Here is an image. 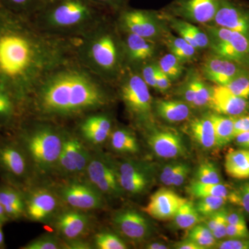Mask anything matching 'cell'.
Masks as SVG:
<instances>
[{"mask_svg":"<svg viewBox=\"0 0 249 249\" xmlns=\"http://www.w3.org/2000/svg\"><path fill=\"white\" fill-rule=\"evenodd\" d=\"M72 38L42 30L31 18L0 5V85L22 107L46 77L72 63Z\"/></svg>","mask_w":249,"mask_h":249,"instance_id":"6da1fadb","label":"cell"},{"mask_svg":"<svg viewBox=\"0 0 249 249\" xmlns=\"http://www.w3.org/2000/svg\"><path fill=\"white\" fill-rule=\"evenodd\" d=\"M109 103V94L88 70L70 64L42 80L29 100L24 118L63 124L101 111Z\"/></svg>","mask_w":249,"mask_h":249,"instance_id":"7a4b0ae2","label":"cell"},{"mask_svg":"<svg viewBox=\"0 0 249 249\" xmlns=\"http://www.w3.org/2000/svg\"><path fill=\"white\" fill-rule=\"evenodd\" d=\"M65 126L26 117L9 134L25 152L39 182L52 179L61 153Z\"/></svg>","mask_w":249,"mask_h":249,"instance_id":"3957f363","label":"cell"},{"mask_svg":"<svg viewBox=\"0 0 249 249\" xmlns=\"http://www.w3.org/2000/svg\"><path fill=\"white\" fill-rule=\"evenodd\" d=\"M101 7L92 0H49L31 19L46 32L75 37L100 22Z\"/></svg>","mask_w":249,"mask_h":249,"instance_id":"277c9868","label":"cell"},{"mask_svg":"<svg viewBox=\"0 0 249 249\" xmlns=\"http://www.w3.org/2000/svg\"><path fill=\"white\" fill-rule=\"evenodd\" d=\"M98 24L72 37V41L76 57L82 65L93 74L105 75L117 68L119 51L113 36L102 30Z\"/></svg>","mask_w":249,"mask_h":249,"instance_id":"5b68a950","label":"cell"},{"mask_svg":"<svg viewBox=\"0 0 249 249\" xmlns=\"http://www.w3.org/2000/svg\"><path fill=\"white\" fill-rule=\"evenodd\" d=\"M0 180L23 191L39 182L25 152L9 134L0 137Z\"/></svg>","mask_w":249,"mask_h":249,"instance_id":"8992f818","label":"cell"},{"mask_svg":"<svg viewBox=\"0 0 249 249\" xmlns=\"http://www.w3.org/2000/svg\"><path fill=\"white\" fill-rule=\"evenodd\" d=\"M49 181L66 207L89 212L107 207V199L85 177Z\"/></svg>","mask_w":249,"mask_h":249,"instance_id":"52a82bcc","label":"cell"},{"mask_svg":"<svg viewBox=\"0 0 249 249\" xmlns=\"http://www.w3.org/2000/svg\"><path fill=\"white\" fill-rule=\"evenodd\" d=\"M84 177L107 201L124 196L119 182L117 160L103 149L92 150Z\"/></svg>","mask_w":249,"mask_h":249,"instance_id":"ba28073f","label":"cell"},{"mask_svg":"<svg viewBox=\"0 0 249 249\" xmlns=\"http://www.w3.org/2000/svg\"><path fill=\"white\" fill-rule=\"evenodd\" d=\"M91 153L74 129L65 126L61 153L50 181L84 177Z\"/></svg>","mask_w":249,"mask_h":249,"instance_id":"9c48e42d","label":"cell"},{"mask_svg":"<svg viewBox=\"0 0 249 249\" xmlns=\"http://www.w3.org/2000/svg\"><path fill=\"white\" fill-rule=\"evenodd\" d=\"M25 220L48 226L64 207L50 181L36 183L24 191Z\"/></svg>","mask_w":249,"mask_h":249,"instance_id":"30bf717a","label":"cell"},{"mask_svg":"<svg viewBox=\"0 0 249 249\" xmlns=\"http://www.w3.org/2000/svg\"><path fill=\"white\" fill-rule=\"evenodd\" d=\"M64 242L90 238L97 229L94 212L63 208L49 224Z\"/></svg>","mask_w":249,"mask_h":249,"instance_id":"8fae6325","label":"cell"},{"mask_svg":"<svg viewBox=\"0 0 249 249\" xmlns=\"http://www.w3.org/2000/svg\"><path fill=\"white\" fill-rule=\"evenodd\" d=\"M209 47L214 55L240 64L249 70V40L236 31L214 25L208 27Z\"/></svg>","mask_w":249,"mask_h":249,"instance_id":"7c38bea8","label":"cell"},{"mask_svg":"<svg viewBox=\"0 0 249 249\" xmlns=\"http://www.w3.org/2000/svg\"><path fill=\"white\" fill-rule=\"evenodd\" d=\"M120 96L132 120L142 124L150 119L152 98L142 76L130 74L126 78L121 86Z\"/></svg>","mask_w":249,"mask_h":249,"instance_id":"4fadbf2b","label":"cell"},{"mask_svg":"<svg viewBox=\"0 0 249 249\" xmlns=\"http://www.w3.org/2000/svg\"><path fill=\"white\" fill-rule=\"evenodd\" d=\"M119 182L124 195L138 196L152 186L155 170L149 163L134 158L117 160Z\"/></svg>","mask_w":249,"mask_h":249,"instance_id":"5bb4252c","label":"cell"},{"mask_svg":"<svg viewBox=\"0 0 249 249\" xmlns=\"http://www.w3.org/2000/svg\"><path fill=\"white\" fill-rule=\"evenodd\" d=\"M110 222L114 231L127 243H142L152 235L150 221L142 213L133 208L124 207L114 211Z\"/></svg>","mask_w":249,"mask_h":249,"instance_id":"9a60e30c","label":"cell"},{"mask_svg":"<svg viewBox=\"0 0 249 249\" xmlns=\"http://www.w3.org/2000/svg\"><path fill=\"white\" fill-rule=\"evenodd\" d=\"M113 129L110 116L101 111L80 118L73 128L80 139L92 150H103Z\"/></svg>","mask_w":249,"mask_h":249,"instance_id":"2e32d148","label":"cell"},{"mask_svg":"<svg viewBox=\"0 0 249 249\" xmlns=\"http://www.w3.org/2000/svg\"><path fill=\"white\" fill-rule=\"evenodd\" d=\"M146 142L153 153L163 160H175L187 154L182 137L174 129L152 131L147 134Z\"/></svg>","mask_w":249,"mask_h":249,"instance_id":"e0dca14e","label":"cell"},{"mask_svg":"<svg viewBox=\"0 0 249 249\" xmlns=\"http://www.w3.org/2000/svg\"><path fill=\"white\" fill-rule=\"evenodd\" d=\"M222 0H176L173 12L184 20L206 24L213 22Z\"/></svg>","mask_w":249,"mask_h":249,"instance_id":"ac0fdd59","label":"cell"},{"mask_svg":"<svg viewBox=\"0 0 249 249\" xmlns=\"http://www.w3.org/2000/svg\"><path fill=\"white\" fill-rule=\"evenodd\" d=\"M214 24L240 33L249 40V9L232 0H222Z\"/></svg>","mask_w":249,"mask_h":249,"instance_id":"d6986e66","label":"cell"},{"mask_svg":"<svg viewBox=\"0 0 249 249\" xmlns=\"http://www.w3.org/2000/svg\"><path fill=\"white\" fill-rule=\"evenodd\" d=\"M119 21L127 34L152 39L160 33V24L155 16L143 10H125L121 14Z\"/></svg>","mask_w":249,"mask_h":249,"instance_id":"ffe728a7","label":"cell"},{"mask_svg":"<svg viewBox=\"0 0 249 249\" xmlns=\"http://www.w3.org/2000/svg\"><path fill=\"white\" fill-rule=\"evenodd\" d=\"M186 201L172 190L160 188L150 196L142 211L154 219L168 220L173 219L180 206Z\"/></svg>","mask_w":249,"mask_h":249,"instance_id":"44dd1931","label":"cell"},{"mask_svg":"<svg viewBox=\"0 0 249 249\" xmlns=\"http://www.w3.org/2000/svg\"><path fill=\"white\" fill-rule=\"evenodd\" d=\"M203 73L210 81L225 86L240 75L249 73V69L231 60L213 55L204 62Z\"/></svg>","mask_w":249,"mask_h":249,"instance_id":"7402d4cb","label":"cell"},{"mask_svg":"<svg viewBox=\"0 0 249 249\" xmlns=\"http://www.w3.org/2000/svg\"><path fill=\"white\" fill-rule=\"evenodd\" d=\"M209 106L217 114L235 117L249 111V101L233 94L225 86L215 85L212 87Z\"/></svg>","mask_w":249,"mask_h":249,"instance_id":"603a6c76","label":"cell"},{"mask_svg":"<svg viewBox=\"0 0 249 249\" xmlns=\"http://www.w3.org/2000/svg\"><path fill=\"white\" fill-rule=\"evenodd\" d=\"M0 203L10 222L25 220L24 191L0 180Z\"/></svg>","mask_w":249,"mask_h":249,"instance_id":"cb8c5ba5","label":"cell"},{"mask_svg":"<svg viewBox=\"0 0 249 249\" xmlns=\"http://www.w3.org/2000/svg\"><path fill=\"white\" fill-rule=\"evenodd\" d=\"M24 119L22 107L16 98L0 85V127L5 134H11Z\"/></svg>","mask_w":249,"mask_h":249,"instance_id":"d4e9b609","label":"cell"},{"mask_svg":"<svg viewBox=\"0 0 249 249\" xmlns=\"http://www.w3.org/2000/svg\"><path fill=\"white\" fill-rule=\"evenodd\" d=\"M111 155L127 156V158L138 155L141 147L138 139L131 129H113L106 145Z\"/></svg>","mask_w":249,"mask_h":249,"instance_id":"484cf974","label":"cell"},{"mask_svg":"<svg viewBox=\"0 0 249 249\" xmlns=\"http://www.w3.org/2000/svg\"><path fill=\"white\" fill-rule=\"evenodd\" d=\"M189 132L193 140L204 150L217 147L213 126L209 116L196 118L190 123Z\"/></svg>","mask_w":249,"mask_h":249,"instance_id":"4316f807","label":"cell"},{"mask_svg":"<svg viewBox=\"0 0 249 249\" xmlns=\"http://www.w3.org/2000/svg\"><path fill=\"white\" fill-rule=\"evenodd\" d=\"M172 28L185 40L196 49H206L209 47V36L199 27L183 19L169 18Z\"/></svg>","mask_w":249,"mask_h":249,"instance_id":"83f0119b","label":"cell"},{"mask_svg":"<svg viewBox=\"0 0 249 249\" xmlns=\"http://www.w3.org/2000/svg\"><path fill=\"white\" fill-rule=\"evenodd\" d=\"M224 168L229 176L236 179L249 178V150H231L226 155Z\"/></svg>","mask_w":249,"mask_h":249,"instance_id":"f1b7e54d","label":"cell"},{"mask_svg":"<svg viewBox=\"0 0 249 249\" xmlns=\"http://www.w3.org/2000/svg\"><path fill=\"white\" fill-rule=\"evenodd\" d=\"M156 111L161 119L171 124L183 122L191 114V106L178 101L160 100L156 103Z\"/></svg>","mask_w":249,"mask_h":249,"instance_id":"f546056e","label":"cell"},{"mask_svg":"<svg viewBox=\"0 0 249 249\" xmlns=\"http://www.w3.org/2000/svg\"><path fill=\"white\" fill-rule=\"evenodd\" d=\"M125 47L127 55L132 61L148 60L152 58L155 52V43L152 39L132 34H127Z\"/></svg>","mask_w":249,"mask_h":249,"instance_id":"4dcf8cb0","label":"cell"},{"mask_svg":"<svg viewBox=\"0 0 249 249\" xmlns=\"http://www.w3.org/2000/svg\"><path fill=\"white\" fill-rule=\"evenodd\" d=\"M213 126L217 147L226 146L235 139L234 117L214 114L209 115Z\"/></svg>","mask_w":249,"mask_h":249,"instance_id":"1f68e13d","label":"cell"},{"mask_svg":"<svg viewBox=\"0 0 249 249\" xmlns=\"http://www.w3.org/2000/svg\"><path fill=\"white\" fill-rule=\"evenodd\" d=\"M93 249H127V242L115 231L96 229L90 237Z\"/></svg>","mask_w":249,"mask_h":249,"instance_id":"d6a6232c","label":"cell"},{"mask_svg":"<svg viewBox=\"0 0 249 249\" xmlns=\"http://www.w3.org/2000/svg\"><path fill=\"white\" fill-rule=\"evenodd\" d=\"M49 0H0V5L14 14L32 18Z\"/></svg>","mask_w":249,"mask_h":249,"instance_id":"836d02e7","label":"cell"},{"mask_svg":"<svg viewBox=\"0 0 249 249\" xmlns=\"http://www.w3.org/2000/svg\"><path fill=\"white\" fill-rule=\"evenodd\" d=\"M201 216L198 213L196 205L187 199L178 209L173 218L177 228L182 230H191L199 224Z\"/></svg>","mask_w":249,"mask_h":249,"instance_id":"e575fe53","label":"cell"},{"mask_svg":"<svg viewBox=\"0 0 249 249\" xmlns=\"http://www.w3.org/2000/svg\"><path fill=\"white\" fill-rule=\"evenodd\" d=\"M165 42L170 53L173 54L182 63L191 61L196 57L197 49L181 37H176L171 34H168L165 36Z\"/></svg>","mask_w":249,"mask_h":249,"instance_id":"d590c367","label":"cell"},{"mask_svg":"<svg viewBox=\"0 0 249 249\" xmlns=\"http://www.w3.org/2000/svg\"><path fill=\"white\" fill-rule=\"evenodd\" d=\"M188 193L195 196L200 198L206 196H222L228 197L230 191L224 183H205L194 181L188 188Z\"/></svg>","mask_w":249,"mask_h":249,"instance_id":"8d00e7d4","label":"cell"},{"mask_svg":"<svg viewBox=\"0 0 249 249\" xmlns=\"http://www.w3.org/2000/svg\"><path fill=\"white\" fill-rule=\"evenodd\" d=\"M20 249H65V242L55 232H47L33 239Z\"/></svg>","mask_w":249,"mask_h":249,"instance_id":"74e56055","label":"cell"},{"mask_svg":"<svg viewBox=\"0 0 249 249\" xmlns=\"http://www.w3.org/2000/svg\"><path fill=\"white\" fill-rule=\"evenodd\" d=\"M206 226L217 241L227 237V210L222 209L208 217Z\"/></svg>","mask_w":249,"mask_h":249,"instance_id":"f35d334b","label":"cell"},{"mask_svg":"<svg viewBox=\"0 0 249 249\" xmlns=\"http://www.w3.org/2000/svg\"><path fill=\"white\" fill-rule=\"evenodd\" d=\"M188 238L194 241L204 249L214 248L217 240L206 224H199L190 230Z\"/></svg>","mask_w":249,"mask_h":249,"instance_id":"ab89813d","label":"cell"},{"mask_svg":"<svg viewBox=\"0 0 249 249\" xmlns=\"http://www.w3.org/2000/svg\"><path fill=\"white\" fill-rule=\"evenodd\" d=\"M195 91V100L193 107H204L209 106L212 95V88L209 86L199 76L190 78Z\"/></svg>","mask_w":249,"mask_h":249,"instance_id":"60d3db41","label":"cell"},{"mask_svg":"<svg viewBox=\"0 0 249 249\" xmlns=\"http://www.w3.org/2000/svg\"><path fill=\"white\" fill-rule=\"evenodd\" d=\"M227 201V197L206 196V197L200 198L196 203V207L201 216L208 217L223 209Z\"/></svg>","mask_w":249,"mask_h":249,"instance_id":"b9f144b4","label":"cell"},{"mask_svg":"<svg viewBox=\"0 0 249 249\" xmlns=\"http://www.w3.org/2000/svg\"><path fill=\"white\" fill-rule=\"evenodd\" d=\"M157 65L161 71L169 77L171 80L178 79L182 74V62L177 58L173 54H165L160 59Z\"/></svg>","mask_w":249,"mask_h":249,"instance_id":"7bdbcfd3","label":"cell"},{"mask_svg":"<svg viewBox=\"0 0 249 249\" xmlns=\"http://www.w3.org/2000/svg\"><path fill=\"white\" fill-rule=\"evenodd\" d=\"M196 181L205 183H222L219 170L214 163L205 161L198 167L196 174Z\"/></svg>","mask_w":249,"mask_h":249,"instance_id":"ee69618b","label":"cell"},{"mask_svg":"<svg viewBox=\"0 0 249 249\" xmlns=\"http://www.w3.org/2000/svg\"><path fill=\"white\" fill-rule=\"evenodd\" d=\"M227 199L232 204L242 208L249 216V181L230 192Z\"/></svg>","mask_w":249,"mask_h":249,"instance_id":"f6af8a7d","label":"cell"},{"mask_svg":"<svg viewBox=\"0 0 249 249\" xmlns=\"http://www.w3.org/2000/svg\"><path fill=\"white\" fill-rule=\"evenodd\" d=\"M229 91L239 97L249 98V72L236 77L225 85Z\"/></svg>","mask_w":249,"mask_h":249,"instance_id":"bcb514c9","label":"cell"},{"mask_svg":"<svg viewBox=\"0 0 249 249\" xmlns=\"http://www.w3.org/2000/svg\"><path fill=\"white\" fill-rule=\"evenodd\" d=\"M214 249H249V237L245 238H229L217 242Z\"/></svg>","mask_w":249,"mask_h":249,"instance_id":"7dc6e473","label":"cell"},{"mask_svg":"<svg viewBox=\"0 0 249 249\" xmlns=\"http://www.w3.org/2000/svg\"><path fill=\"white\" fill-rule=\"evenodd\" d=\"M158 69V65L155 64H150L142 67V77L147 86L156 88V79Z\"/></svg>","mask_w":249,"mask_h":249,"instance_id":"c3c4849f","label":"cell"},{"mask_svg":"<svg viewBox=\"0 0 249 249\" xmlns=\"http://www.w3.org/2000/svg\"><path fill=\"white\" fill-rule=\"evenodd\" d=\"M181 162H172L169 164L165 165L160 172V182L166 186H171L172 178L174 174L178 169Z\"/></svg>","mask_w":249,"mask_h":249,"instance_id":"681fc988","label":"cell"},{"mask_svg":"<svg viewBox=\"0 0 249 249\" xmlns=\"http://www.w3.org/2000/svg\"><path fill=\"white\" fill-rule=\"evenodd\" d=\"M191 171L189 165L181 162L172 178L171 186L179 187L186 181L188 174Z\"/></svg>","mask_w":249,"mask_h":249,"instance_id":"f907efd6","label":"cell"},{"mask_svg":"<svg viewBox=\"0 0 249 249\" xmlns=\"http://www.w3.org/2000/svg\"><path fill=\"white\" fill-rule=\"evenodd\" d=\"M227 237L229 238H245L249 237V230L247 224H228Z\"/></svg>","mask_w":249,"mask_h":249,"instance_id":"816d5d0a","label":"cell"},{"mask_svg":"<svg viewBox=\"0 0 249 249\" xmlns=\"http://www.w3.org/2000/svg\"><path fill=\"white\" fill-rule=\"evenodd\" d=\"M234 131L235 137L237 134L249 131V114H245L234 117Z\"/></svg>","mask_w":249,"mask_h":249,"instance_id":"f5cc1de1","label":"cell"},{"mask_svg":"<svg viewBox=\"0 0 249 249\" xmlns=\"http://www.w3.org/2000/svg\"><path fill=\"white\" fill-rule=\"evenodd\" d=\"M170 86H171V80L170 79L169 77L161 71L159 67L157 79H156V89L163 92L169 89Z\"/></svg>","mask_w":249,"mask_h":249,"instance_id":"db71d44e","label":"cell"},{"mask_svg":"<svg viewBox=\"0 0 249 249\" xmlns=\"http://www.w3.org/2000/svg\"><path fill=\"white\" fill-rule=\"evenodd\" d=\"M227 222L228 224H247L245 216L238 211H227Z\"/></svg>","mask_w":249,"mask_h":249,"instance_id":"11a10c76","label":"cell"},{"mask_svg":"<svg viewBox=\"0 0 249 249\" xmlns=\"http://www.w3.org/2000/svg\"><path fill=\"white\" fill-rule=\"evenodd\" d=\"M235 143L242 149L249 150V131L235 136Z\"/></svg>","mask_w":249,"mask_h":249,"instance_id":"9f6ffc18","label":"cell"},{"mask_svg":"<svg viewBox=\"0 0 249 249\" xmlns=\"http://www.w3.org/2000/svg\"><path fill=\"white\" fill-rule=\"evenodd\" d=\"M175 248L178 249H204L200 246L198 245L194 241L189 238L178 242L175 245Z\"/></svg>","mask_w":249,"mask_h":249,"instance_id":"6f0895ef","label":"cell"},{"mask_svg":"<svg viewBox=\"0 0 249 249\" xmlns=\"http://www.w3.org/2000/svg\"><path fill=\"white\" fill-rule=\"evenodd\" d=\"M100 6H107L110 8H118L124 4L125 0H92Z\"/></svg>","mask_w":249,"mask_h":249,"instance_id":"680465c9","label":"cell"},{"mask_svg":"<svg viewBox=\"0 0 249 249\" xmlns=\"http://www.w3.org/2000/svg\"><path fill=\"white\" fill-rule=\"evenodd\" d=\"M145 249H168V247L164 244L159 243V242H153L145 245Z\"/></svg>","mask_w":249,"mask_h":249,"instance_id":"91938a15","label":"cell"},{"mask_svg":"<svg viewBox=\"0 0 249 249\" xmlns=\"http://www.w3.org/2000/svg\"><path fill=\"white\" fill-rule=\"evenodd\" d=\"M9 222H10L9 218L7 217L6 213H5L4 209H3L2 206H1V203H0V224L4 226Z\"/></svg>","mask_w":249,"mask_h":249,"instance_id":"94428289","label":"cell"},{"mask_svg":"<svg viewBox=\"0 0 249 249\" xmlns=\"http://www.w3.org/2000/svg\"><path fill=\"white\" fill-rule=\"evenodd\" d=\"M3 227H4V225L0 224V249H6V241H5L4 231H3Z\"/></svg>","mask_w":249,"mask_h":249,"instance_id":"6125c7cd","label":"cell"},{"mask_svg":"<svg viewBox=\"0 0 249 249\" xmlns=\"http://www.w3.org/2000/svg\"><path fill=\"white\" fill-rule=\"evenodd\" d=\"M3 134H4V132H3L2 129H1V127H0V137H1Z\"/></svg>","mask_w":249,"mask_h":249,"instance_id":"be15d7a7","label":"cell"},{"mask_svg":"<svg viewBox=\"0 0 249 249\" xmlns=\"http://www.w3.org/2000/svg\"></svg>","mask_w":249,"mask_h":249,"instance_id":"e7e4bbea","label":"cell"}]
</instances>
